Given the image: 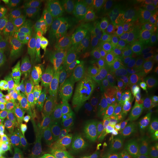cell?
<instances>
[{"label":"cell","instance_id":"cell-22","mask_svg":"<svg viewBox=\"0 0 158 158\" xmlns=\"http://www.w3.org/2000/svg\"><path fill=\"white\" fill-rule=\"evenodd\" d=\"M52 35L51 31L44 29L40 34L35 35L25 42V45L28 52L31 62L45 50L52 40Z\"/></svg>","mask_w":158,"mask_h":158},{"label":"cell","instance_id":"cell-24","mask_svg":"<svg viewBox=\"0 0 158 158\" xmlns=\"http://www.w3.org/2000/svg\"><path fill=\"white\" fill-rule=\"evenodd\" d=\"M157 127L158 121L156 116L130 136L135 148V153L139 152V149L143 148L150 136Z\"/></svg>","mask_w":158,"mask_h":158},{"label":"cell","instance_id":"cell-9","mask_svg":"<svg viewBox=\"0 0 158 158\" xmlns=\"http://www.w3.org/2000/svg\"><path fill=\"white\" fill-rule=\"evenodd\" d=\"M86 65L83 61L79 60L72 65V87L70 104V124L80 125L82 122V114L80 107L81 95V77L85 72Z\"/></svg>","mask_w":158,"mask_h":158},{"label":"cell","instance_id":"cell-33","mask_svg":"<svg viewBox=\"0 0 158 158\" xmlns=\"http://www.w3.org/2000/svg\"><path fill=\"white\" fill-rule=\"evenodd\" d=\"M11 122V113L8 107V100L0 101V134L8 129Z\"/></svg>","mask_w":158,"mask_h":158},{"label":"cell","instance_id":"cell-16","mask_svg":"<svg viewBox=\"0 0 158 158\" xmlns=\"http://www.w3.org/2000/svg\"><path fill=\"white\" fill-rule=\"evenodd\" d=\"M21 149L25 158H41L44 145L40 137V122H37L23 136V144Z\"/></svg>","mask_w":158,"mask_h":158},{"label":"cell","instance_id":"cell-37","mask_svg":"<svg viewBox=\"0 0 158 158\" xmlns=\"http://www.w3.org/2000/svg\"><path fill=\"white\" fill-rule=\"evenodd\" d=\"M118 150L119 140L112 143H109L107 153L105 158H118Z\"/></svg>","mask_w":158,"mask_h":158},{"label":"cell","instance_id":"cell-44","mask_svg":"<svg viewBox=\"0 0 158 158\" xmlns=\"http://www.w3.org/2000/svg\"><path fill=\"white\" fill-rule=\"evenodd\" d=\"M45 158H48V157H45Z\"/></svg>","mask_w":158,"mask_h":158},{"label":"cell","instance_id":"cell-35","mask_svg":"<svg viewBox=\"0 0 158 158\" xmlns=\"http://www.w3.org/2000/svg\"><path fill=\"white\" fill-rule=\"evenodd\" d=\"M53 69H54V68H51L42 64L30 63L25 74L29 76L34 78L35 76L38 74L44 73L48 72H50Z\"/></svg>","mask_w":158,"mask_h":158},{"label":"cell","instance_id":"cell-43","mask_svg":"<svg viewBox=\"0 0 158 158\" xmlns=\"http://www.w3.org/2000/svg\"><path fill=\"white\" fill-rule=\"evenodd\" d=\"M139 158V157H138V156H136L135 158Z\"/></svg>","mask_w":158,"mask_h":158},{"label":"cell","instance_id":"cell-25","mask_svg":"<svg viewBox=\"0 0 158 158\" xmlns=\"http://www.w3.org/2000/svg\"><path fill=\"white\" fill-rule=\"evenodd\" d=\"M143 91L150 94L158 86V53L143 71Z\"/></svg>","mask_w":158,"mask_h":158},{"label":"cell","instance_id":"cell-28","mask_svg":"<svg viewBox=\"0 0 158 158\" xmlns=\"http://www.w3.org/2000/svg\"><path fill=\"white\" fill-rule=\"evenodd\" d=\"M138 156L139 158H158V127L153 132Z\"/></svg>","mask_w":158,"mask_h":158},{"label":"cell","instance_id":"cell-29","mask_svg":"<svg viewBox=\"0 0 158 158\" xmlns=\"http://www.w3.org/2000/svg\"><path fill=\"white\" fill-rule=\"evenodd\" d=\"M97 87V81L96 79L90 74L85 72L81 77V94L89 102V107H90L93 100V96Z\"/></svg>","mask_w":158,"mask_h":158},{"label":"cell","instance_id":"cell-36","mask_svg":"<svg viewBox=\"0 0 158 158\" xmlns=\"http://www.w3.org/2000/svg\"><path fill=\"white\" fill-rule=\"evenodd\" d=\"M34 79L36 80L40 85L46 89L54 87L56 85L52 78V71L44 73L38 74L35 76Z\"/></svg>","mask_w":158,"mask_h":158},{"label":"cell","instance_id":"cell-21","mask_svg":"<svg viewBox=\"0 0 158 158\" xmlns=\"http://www.w3.org/2000/svg\"><path fill=\"white\" fill-rule=\"evenodd\" d=\"M44 30V21L38 16L24 18L19 23L17 29V40L24 43Z\"/></svg>","mask_w":158,"mask_h":158},{"label":"cell","instance_id":"cell-10","mask_svg":"<svg viewBox=\"0 0 158 158\" xmlns=\"http://www.w3.org/2000/svg\"><path fill=\"white\" fill-rule=\"evenodd\" d=\"M31 62V59L25 43L17 40L4 68L9 77L17 80L21 75L25 74Z\"/></svg>","mask_w":158,"mask_h":158},{"label":"cell","instance_id":"cell-5","mask_svg":"<svg viewBox=\"0 0 158 158\" xmlns=\"http://www.w3.org/2000/svg\"><path fill=\"white\" fill-rule=\"evenodd\" d=\"M40 137L44 148L48 149L50 157L59 153L63 141V127L55 111H51L45 117Z\"/></svg>","mask_w":158,"mask_h":158},{"label":"cell","instance_id":"cell-3","mask_svg":"<svg viewBox=\"0 0 158 158\" xmlns=\"http://www.w3.org/2000/svg\"><path fill=\"white\" fill-rule=\"evenodd\" d=\"M127 35L108 36L106 44L100 52L97 63V77L100 87L104 90L113 83L112 68L124 43Z\"/></svg>","mask_w":158,"mask_h":158},{"label":"cell","instance_id":"cell-17","mask_svg":"<svg viewBox=\"0 0 158 158\" xmlns=\"http://www.w3.org/2000/svg\"><path fill=\"white\" fill-rule=\"evenodd\" d=\"M85 9L84 2L80 1L60 0L52 2L46 10L48 17L53 15L80 16Z\"/></svg>","mask_w":158,"mask_h":158},{"label":"cell","instance_id":"cell-32","mask_svg":"<svg viewBox=\"0 0 158 158\" xmlns=\"http://www.w3.org/2000/svg\"><path fill=\"white\" fill-rule=\"evenodd\" d=\"M146 27L154 37L158 39V2L151 4Z\"/></svg>","mask_w":158,"mask_h":158},{"label":"cell","instance_id":"cell-38","mask_svg":"<svg viewBox=\"0 0 158 158\" xmlns=\"http://www.w3.org/2000/svg\"><path fill=\"white\" fill-rule=\"evenodd\" d=\"M148 96L154 106L156 108H158V86L150 94H148Z\"/></svg>","mask_w":158,"mask_h":158},{"label":"cell","instance_id":"cell-11","mask_svg":"<svg viewBox=\"0 0 158 158\" xmlns=\"http://www.w3.org/2000/svg\"><path fill=\"white\" fill-rule=\"evenodd\" d=\"M128 21L138 28L146 26L151 4L143 0L119 1Z\"/></svg>","mask_w":158,"mask_h":158},{"label":"cell","instance_id":"cell-12","mask_svg":"<svg viewBox=\"0 0 158 158\" xmlns=\"http://www.w3.org/2000/svg\"><path fill=\"white\" fill-rule=\"evenodd\" d=\"M65 53L66 48L62 41L52 40L45 50L31 63L42 64L54 69H64Z\"/></svg>","mask_w":158,"mask_h":158},{"label":"cell","instance_id":"cell-39","mask_svg":"<svg viewBox=\"0 0 158 158\" xmlns=\"http://www.w3.org/2000/svg\"><path fill=\"white\" fill-rule=\"evenodd\" d=\"M9 158H25L23 153L21 149H18L17 151H15L14 152L11 153L9 156Z\"/></svg>","mask_w":158,"mask_h":158},{"label":"cell","instance_id":"cell-40","mask_svg":"<svg viewBox=\"0 0 158 158\" xmlns=\"http://www.w3.org/2000/svg\"><path fill=\"white\" fill-rule=\"evenodd\" d=\"M19 1L18 0H6L5 1L6 3L10 6V7L13 9H15L17 7L18 5Z\"/></svg>","mask_w":158,"mask_h":158},{"label":"cell","instance_id":"cell-27","mask_svg":"<svg viewBox=\"0 0 158 158\" xmlns=\"http://www.w3.org/2000/svg\"><path fill=\"white\" fill-rule=\"evenodd\" d=\"M44 2L40 0H21L14 11L18 16L23 18L31 17L39 11Z\"/></svg>","mask_w":158,"mask_h":158},{"label":"cell","instance_id":"cell-4","mask_svg":"<svg viewBox=\"0 0 158 158\" xmlns=\"http://www.w3.org/2000/svg\"><path fill=\"white\" fill-rule=\"evenodd\" d=\"M143 91V73L130 70L114 80L109 96L114 101L135 102Z\"/></svg>","mask_w":158,"mask_h":158},{"label":"cell","instance_id":"cell-30","mask_svg":"<svg viewBox=\"0 0 158 158\" xmlns=\"http://www.w3.org/2000/svg\"><path fill=\"white\" fill-rule=\"evenodd\" d=\"M135 151L129 135L124 131L119 136L118 158H133Z\"/></svg>","mask_w":158,"mask_h":158},{"label":"cell","instance_id":"cell-2","mask_svg":"<svg viewBox=\"0 0 158 158\" xmlns=\"http://www.w3.org/2000/svg\"><path fill=\"white\" fill-rule=\"evenodd\" d=\"M18 84L23 95L19 115L24 120L32 118L44 107L48 89L26 74L18 79Z\"/></svg>","mask_w":158,"mask_h":158},{"label":"cell","instance_id":"cell-8","mask_svg":"<svg viewBox=\"0 0 158 158\" xmlns=\"http://www.w3.org/2000/svg\"><path fill=\"white\" fill-rule=\"evenodd\" d=\"M139 52L138 40L135 37L127 35L124 43L113 64V81L119 76L131 70L136 57L139 54Z\"/></svg>","mask_w":158,"mask_h":158},{"label":"cell","instance_id":"cell-15","mask_svg":"<svg viewBox=\"0 0 158 158\" xmlns=\"http://www.w3.org/2000/svg\"><path fill=\"white\" fill-rule=\"evenodd\" d=\"M85 148V137L79 130L70 131L63 141V158H81Z\"/></svg>","mask_w":158,"mask_h":158},{"label":"cell","instance_id":"cell-14","mask_svg":"<svg viewBox=\"0 0 158 158\" xmlns=\"http://www.w3.org/2000/svg\"><path fill=\"white\" fill-rule=\"evenodd\" d=\"M80 16L53 15L48 17L47 23L52 34L68 38L77 29Z\"/></svg>","mask_w":158,"mask_h":158},{"label":"cell","instance_id":"cell-7","mask_svg":"<svg viewBox=\"0 0 158 158\" xmlns=\"http://www.w3.org/2000/svg\"><path fill=\"white\" fill-rule=\"evenodd\" d=\"M156 116V107L147 93H142L135 102L125 132L131 136Z\"/></svg>","mask_w":158,"mask_h":158},{"label":"cell","instance_id":"cell-23","mask_svg":"<svg viewBox=\"0 0 158 158\" xmlns=\"http://www.w3.org/2000/svg\"><path fill=\"white\" fill-rule=\"evenodd\" d=\"M98 118L107 131V136L109 143H112L119 140L121 134L126 128L130 117H100Z\"/></svg>","mask_w":158,"mask_h":158},{"label":"cell","instance_id":"cell-41","mask_svg":"<svg viewBox=\"0 0 158 158\" xmlns=\"http://www.w3.org/2000/svg\"><path fill=\"white\" fill-rule=\"evenodd\" d=\"M4 77H5V75H4V72H2V69L0 68V80H1V79H3Z\"/></svg>","mask_w":158,"mask_h":158},{"label":"cell","instance_id":"cell-13","mask_svg":"<svg viewBox=\"0 0 158 158\" xmlns=\"http://www.w3.org/2000/svg\"><path fill=\"white\" fill-rule=\"evenodd\" d=\"M94 51L90 42L83 34L79 39L75 40L68 51L69 64L72 66L77 61H83L86 69L90 68L94 62Z\"/></svg>","mask_w":158,"mask_h":158},{"label":"cell","instance_id":"cell-42","mask_svg":"<svg viewBox=\"0 0 158 158\" xmlns=\"http://www.w3.org/2000/svg\"><path fill=\"white\" fill-rule=\"evenodd\" d=\"M62 158V155H60V156H59V158Z\"/></svg>","mask_w":158,"mask_h":158},{"label":"cell","instance_id":"cell-26","mask_svg":"<svg viewBox=\"0 0 158 158\" xmlns=\"http://www.w3.org/2000/svg\"><path fill=\"white\" fill-rule=\"evenodd\" d=\"M17 40V30L12 29L0 37V68H4L6 60Z\"/></svg>","mask_w":158,"mask_h":158},{"label":"cell","instance_id":"cell-34","mask_svg":"<svg viewBox=\"0 0 158 158\" xmlns=\"http://www.w3.org/2000/svg\"><path fill=\"white\" fill-rule=\"evenodd\" d=\"M14 23V17L6 12L0 11V37L11 30Z\"/></svg>","mask_w":158,"mask_h":158},{"label":"cell","instance_id":"cell-1","mask_svg":"<svg viewBox=\"0 0 158 158\" xmlns=\"http://www.w3.org/2000/svg\"><path fill=\"white\" fill-rule=\"evenodd\" d=\"M93 18L108 36L121 34L128 25L129 21L119 1H97L93 7Z\"/></svg>","mask_w":158,"mask_h":158},{"label":"cell","instance_id":"cell-20","mask_svg":"<svg viewBox=\"0 0 158 158\" xmlns=\"http://www.w3.org/2000/svg\"><path fill=\"white\" fill-rule=\"evenodd\" d=\"M83 35L90 42L95 55L100 53L106 44L107 38L102 27L93 17L87 20Z\"/></svg>","mask_w":158,"mask_h":158},{"label":"cell","instance_id":"cell-31","mask_svg":"<svg viewBox=\"0 0 158 158\" xmlns=\"http://www.w3.org/2000/svg\"><path fill=\"white\" fill-rule=\"evenodd\" d=\"M16 80L11 77H4L0 80V101L9 100L17 90Z\"/></svg>","mask_w":158,"mask_h":158},{"label":"cell","instance_id":"cell-19","mask_svg":"<svg viewBox=\"0 0 158 158\" xmlns=\"http://www.w3.org/2000/svg\"><path fill=\"white\" fill-rule=\"evenodd\" d=\"M108 146L107 135L100 131H96L85 147L81 158H105Z\"/></svg>","mask_w":158,"mask_h":158},{"label":"cell","instance_id":"cell-6","mask_svg":"<svg viewBox=\"0 0 158 158\" xmlns=\"http://www.w3.org/2000/svg\"><path fill=\"white\" fill-rule=\"evenodd\" d=\"M72 87V66L69 64L55 87V106L60 113L63 127L68 128L70 124V104Z\"/></svg>","mask_w":158,"mask_h":158},{"label":"cell","instance_id":"cell-18","mask_svg":"<svg viewBox=\"0 0 158 158\" xmlns=\"http://www.w3.org/2000/svg\"><path fill=\"white\" fill-rule=\"evenodd\" d=\"M135 102L133 101L112 100L99 106L98 117H130L133 111Z\"/></svg>","mask_w":158,"mask_h":158}]
</instances>
